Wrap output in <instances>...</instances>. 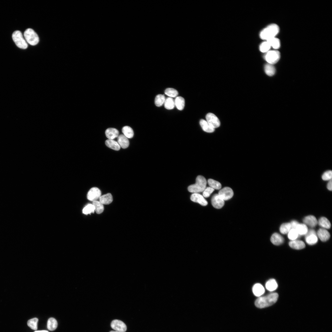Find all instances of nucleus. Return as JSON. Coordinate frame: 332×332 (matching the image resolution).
<instances>
[{"instance_id": "f257e3e1", "label": "nucleus", "mask_w": 332, "mask_h": 332, "mask_svg": "<svg viewBox=\"0 0 332 332\" xmlns=\"http://www.w3.org/2000/svg\"><path fill=\"white\" fill-rule=\"evenodd\" d=\"M278 297V294L276 293H271L266 296L259 297L255 300V305L260 308L269 306L277 302Z\"/></svg>"}, {"instance_id": "f03ea898", "label": "nucleus", "mask_w": 332, "mask_h": 332, "mask_svg": "<svg viewBox=\"0 0 332 332\" xmlns=\"http://www.w3.org/2000/svg\"><path fill=\"white\" fill-rule=\"evenodd\" d=\"M279 30V27L277 24H271L261 31L260 37L262 39L267 41L275 37Z\"/></svg>"}, {"instance_id": "7ed1b4c3", "label": "nucleus", "mask_w": 332, "mask_h": 332, "mask_svg": "<svg viewBox=\"0 0 332 332\" xmlns=\"http://www.w3.org/2000/svg\"><path fill=\"white\" fill-rule=\"evenodd\" d=\"M207 182L206 179L201 175L198 176L196 179L195 184L189 186L188 189L189 192L193 193L203 192L206 188Z\"/></svg>"}, {"instance_id": "20e7f679", "label": "nucleus", "mask_w": 332, "mask_h": 332, "mask_svg": "<svg viewBox=\"0 0 332 332\" xmlns=\"http://www.w3.org/2000/svg\"><path fill=\"white\" fill-rule=\"evenodd\" d=\"M24 36L27 43L32 45H36L39 42V38L36 33L32 29L28 28L24 32Z\"/></svg>"}, {"instance_id": "39448f33", "label": "nucleus", "mask_w": 332, "mask_h": 332, "mask_svg": "<svg viewBox=\"0 0 332 332\" xmlns=\"http://www.w3.org/2000/svg\"><path fill=\"white\" fill-rule=\"evenodd\" d=\"M12 38L13 41L18 47L23 49L27 48L28 44L20 31L16 30L14 32L12 35Z\"/></svg>"}, {"instance_id": "423d86ee", "label": "nucleus", "mask_w": 332, "mask_h": 332, "mask_svg": "<svg viewBox=\"0 0 332 332\" xmlns=\"http://www.w3.org/2000/svg\"><path fill=\"white\" fill-rule=\"evenodd\" d=\"M264 57L268 63L273 65L279 61L280 57V54L277 50H270L266 53Z\"/></svg>"}, {"instance_id": "0eeeda50", "label": "nucleus", "mask_w": 332, "mask_h": 332, "mask_svg": "<svg viewBox=\"0 0 332 332\" xmlns=\"http://www.w3.org/2000/svg\"><path fill=\"white\" fill-rule=\"evenodd\" d=\"M111 328L115 331L119 332H125L127 330L125 324L121 320L115 319L111 323Z\"/></svg>"}, {"instance_id": "6e6552de", "label": "nucleus", "mask_w": 332, "mask_h": 332, "mask_svg": "<svg viewBox=\"0 0 332 332\" xmlns=\"http://www.w3.org/2000/svg\"><path fill=\"white\" fill-rule=\"evenodd\" d=\"M101 192L97 188L93 187L89 191L87 194V198L90 201H97L101 196Z\"/></svg>"}, {"instance_id": "1a4fd4ad", "label": "nucleus", "mask_w": 332, "mask_h": 332, "mask_svg": "<svg viewBox=\"0 0 332 332\" xmlns=\"http://www.w3.org/2000/svg\"><path fill=\"white\" fill-rule=\"evenodd\" d=\"M305 235L306 241L308 244L313 245L317 242L318 238L315 231L314 230H308Z\"/></svg>"}, {"instance_id": "9d476101", "label": "nucleus", "mask_w": 332, "mask_h": 332, "mask_svg": "<svg viewBox=\"0 0 332 332\" xmlns=\"http://www.w3.org/2000/svg\"><path fill=\"white\" fill-rule=\"evenodd\" d=\"M206 118L207 122L214 128L220 126L219 120L214 114L209 113L206 115Z\"/></svg>"}, {"instance_id": "9b49d317", "label": "nucleus", "mask_w": 332, "mask_h": 332, "mask_svg": "<svg viewBox=\"0 0 332 332\" xmlns=\"http://www.w3.org/2000/svg\"><path fill=\"white\" fill-rule=\"evenodd\" d=\"M218 194L224 200H227L232 197L233 192L230 188L225 187L219 191Z\"/></svg>"}, {"instance_id": "f8f14e48", "label": "nucleus", "mask_w": 332, "mask_h": 332, "mask_svg": "<svg viewBox=\"0 0 332 332\" xmlns=\"http://www.w3.org/2000/svg\"><path fill=\"white\" fill-rule=\"evenodd\" d=\"M211 203L214 208L217 209H220L224 206V200L218 194H215L212 197Z\"/></svg>"}, {"instance_id": "ddd939ff", "label": "nucleus", "mask_w": 332, "mask_h": 332, "mask_svg": "<svg viewBox=\"0 0 332 332\" xmlns=\"http://www.w3.org/2000/svg\"><path fill=\"white\" fill-rule=\"evenodd\" d=\"M190 199L192 201L197 203L203 206H205L208 204L204 197L199 193L192 194L191 196Z\"/></svg>"}, {"instance_id": "4468645a", "label": "nucleus", "mask_w": 332, "mask_h": 332, "mask_svg": "<svg viewBox=\"0 0 332 332\" xmlns=\"http://www.w3.org/2000/svg\"><path fill=\"white\" fill-rule=\"evenodd\" d=\"M105 134L106 137L110 140H113L118 137L119 132L116 128H109L105 131Z\"/></svg>"}, {"instance_id": "2eb2a0df", "label": "nucleus", "mask_w": 332, "mask_h": 332, "mask_svg": "<svg viewBox=\"0 0 332 332\" xmlns=\"http://www.w3.org/2000/svg\"><path fill=\"white\" fill-rule=\"evenodd\" d=\"M253 293L257 297H260L265 292V289L261 284L257 283L253 286L252 288Z\"/></svg>"}, {"instance_id": "dca6fc26", "label": "nucleus", "mask_w": 332, "mask_h": 332, "mask_svg": "<svg viewBox=\"0 0 332 332\" xmlns=\"http://www.w3.org/2000/svg\"><path fill=\"white\" fill-rule=\"evenodd\" d=\"M317 235L320 239L323 242H325L328 240L330 236L329 232L324 228L319 229L317 231Z\"/></svg>"}, {"instance_id": "f3484780", "label": "nucleus", "mask_w": 332, "mask_h": 332, "mask_svg": "<svg viewBox=\"0 0 332 332\" xmlns=\"http://www.w3.org/2000/svg\"><path fill=\"white\" fill-rule=\"evenodd\" d=\"M303 220L305 224L311 227H315L318 223L317 220L315 217L312 215L305 217Z\"/></svg>"}, {"instance_id": "a211bd4d", "label": "nucleus", "mask_w": 332, "mask_h": 332, "mask_svg": "<svg viewBox=\"0 0 332 332\" xmlns=\"http://www.w3.org/2000/svg\"><path fill=\"white\" fill-rule=\"evenodd\" d=\"M117 142L120 147L124 149L128 148L129 144L128 138L123 134H121L118 136Z\"/></svg>"}, {"instance_id": "6ab92c4d", "label": "nucleus", "mask_w": 332, "mask_h": 332, "mask_svg": "<svg viewBox=\"0 0 332 332\" xmlns=\"http://www.w3.org/2000/svg\"><path fill=\"white\" fill-rule=\"evenodd\" d=\"M289 245L291 248L296 250L303 249L305 247L304 243L300 240H295L291 241L289 242Z\"/></svg>"}, {"instance_id": "aec40b11", "label": "nucleus", "mask_w": 332, "mask_h": 332, "mask_svg": "<svg viewBox=\"0 0 332 332\" xmlns=\"http://www.w3.org/2000/svg\"><path fill=\"white\" fill-rule=\"evenodd\" d=\"M271 241L274 245H279L283 243L284 239L279 234L275 233L272 235L271 238Z\"/></svg>"}, {"instance_id": "412c9836", "label": "nucleus", "mask_w": 332, "mask_h": 332, "mask_svg": "<svg viewBox=\"0 0 332 332\" xmlns=\"http://www.w3.org/2000/svg\"><path fill=\"white\" fill-rule=\"evenodd\" d=\"M200 124L203 130L206 132L211 133L213 132L215 130V128L204 120L203 119L200 120Z\"/></svg>"}, {"instance_id": "4be33fe9", "label": "nucleus", "mask_w": 332, "mask_h": 332, "mask_svg": "<svg viewBox=\"0 0 332 332\" xmlns=\"http://www.w3.org/2000/svg\"><path fill=\"white\" fill-rule=\"evenodd\" d=\"M265 287L267 290L270 291H273L277 289L278 285L276 280L272 279L269 280L267 282Z\"/></svg>"}, {"instance_id": "5701e85b", "label": "nucleus", "mask_w": 332, "mask_h": 332, "mask_svg": "<svg viewBox=\"0 0 332 332\" xmlns=\"http://www.w3.org/2000/svg\"><path fill=\"white\" fill-rule=\"evenodd\" d=\"M105 144L109 148L115 150H119L121 148L118 142L113 140H107L105 141Z\"/></svg>"}, {"instance_id": "b1692460", "label": "nucleus", "mask_w": 332, "mask_h": 332, "mask_svg": "<svg viewBox=\"0 0 332 332\" xmlns=\"http://www.w3.org/2000/svg\"><path fill=\"white\" fill-rule=\"evenodd\" d=\"M99 199V201L103 204H109L113 200L112 196L110 193L101 196Z\"/></svg>"}, {"instance_id": "393cba45", "label": "nucleus", "mask_w": 332, "mask_h": 332, "mask_svg": "<svg viewBox=\"0 0 332 332\" xmlns=\"http://www.w3.org/2000/svg\"><path fill=\"white\" fill-rule=\"evenodd\" d=\"M175 106L180 110H182L185 105V100L180 96L176 97L174 100Z\"/></svg>"}, {"instance_id": "a878e982", "label": "nucleus", "mask_w": 332, "mask_h": 332, "mask_svg": "<svg viewBox=\"0 0 332 332\" xmlns=\"http://www.w3.org/2000/svg\"><path fill=\"white\" fill-rule=\"evenodd\" d=\"M295 229L296 230L299 236L305 235L308 230L307 226L306 224L299 223Z\"/></svg>"}, {"instance_id": "bb28decb", "label": "nucleus", "mask_w": 332, "mask_h": 332, "mask_svg": "<svg viewBox=\"0 0 332 332\" xmlns=\"http://www.w3.org/2000/svg\"><path fill=\"white\" fill-rule=\"evenodd\" d=\"M264 69L265 73L268 76H272L274 75L275 73L276 70L273 65L267 63L265 65Z\"/></svg>"}, {"instance_id": "cd10ccee", "label": "nucleus", "mask_w": 332, "mask_h": 332, "mask_svg": "<svg viewBox=\"0 0 332 332\" xmlns=\"http://www.w3.org/2000/svg\"><path fill=\"white\" fill-rule=\"evenodd\" d=\"M266 41L269 43L271 47H272L275 50L278 49L280 47V41L276 37L271 38Z\"/></svg>"}, {"instance_id": "c85d7f7f", "label": "nucleus", "mask_w": 332, "mask_h": 332, "mask_svg": "<svg viewBox=\"0 0 332 332\" xmlns=\"http://www.w3.org/2000/svg\"><path fill=\"white\" fill-rule=\"evenodd\" d=\"M122 131L123 135L128 138H131L133 136V130L129 126H125L123 127Z\"/></svg>"}, {"instance_id": "c756f323", "label": "nucleus", "mask_w": 332, "mask_h": 332, "mask_svg": "<svg viewBox=\"0 0 332 332\" xmlns=\"http://www.w3.org/2000/svg\"><path fill=\"white\" fill-rule=\"evenodd\" d=\"M57 320L54 318H50L47 321V327L48 330L50 331H53L57 328Z\"/></svg>"}, {"instance_id": "7c9ffc66", "label": "nucleus", "mask_w": 332, "mask_h": 332, "mask_svg": "<svg viewBox=\"0 0 332 332\" xmlns=\"http://www.w3.org/2000/svg\"><path fill=\"white\" fill-rule=\"evenodd\" d=\"M319 225L326 229H329L331 227V223L325 217H322L318 221Z\"/></svg>"}, {"instance_id": "2f4dec72", "label": "nucleus", "mask_w": 332, "mask_h": 332, "mask_svg": "<svg viewBox=\"0 0 332 332\" xmlns=\"http://www.w3.org/2000/svg\"><path fill=\"white\" fill-rule=\"evenodd\" d=\"M164 104V107L168 110L173 109L175 106L174 100L171 97L166 99Z\"/></svg>"}, {"instance_id": "473e14b6", "label": "nucleus", "mask_w": 332, "mask_h": 332, "mask_svg": "<svg viewBox=\"0 0 332 332\" xmlns=\"http://www.w3.org/2000/svg\"><path fill=\"white\" fill-rule=\"evenodd\" d=\"M95 208V211L98 214L102 213L104 210L103 205L99 201H93V204Z\"/></svg>"}, {"instance_id": "72a5a7b5", "label": "nucleus", "mask_w": 332, "mask_h": 332, "mask_svg": "<svg viewBox=\"0 0 332 332\" xmlns=\"http://www.w3.org/2000/svg\"><path fill=\"white\" fill-rule=\"evenodd\" d=\"M208 182L210 187L214 189L219 190L221 188V185L219 182L212 179H208Z\"/></svg>"}, {"instance_id": "f704fd0d", "label": "nucleus", "mask_w": 332, "mask_h": 332, "mask_svg": "<svg viewBox=\"0 0 332 332\" xmlns=\"http://www.w3.org/2000/svg\"><path fill=\"white\" fill-rule=\"evenodd\" d=\"M165 100V97L164 95L162 94H158L155 97V104L157 107L161 106L164 104Z\"/></svg>"}, {"instance_id": "c9c22d12", "label": "nucleus", "mask_w": 332, "mask_h": 332, "mask_svg": "<svg viewBox=\"0 0 332 332\" xmlns=\"http://www.w3.org/2000/svg\"><path fill=\"white\" fill-rule=\"evenodd\" d=\"M291 229L290 223H287L282 224L280 227V232L284 234H287Z\"/></svg>"}, {"instance_id": "e433bc0d", "label": "nucleus", "mask_w": 332, "mask_h": 332, "mask_svg": "<svg viewBox=\"0 0 332 332\" xmlns=\"http://www.w3.org/2000/svg\"><path fill=\"white\" fill-rule=\"evenodd\" d=\"M38 319L34 318L29 320L27 322L28 326L31 329L36 330L38 329Z\"/></svg>"}, {"instance_id": "4c0bfd02", "label": "nucleus", "mask_w": 332, "mask_h": 332, "mask_svg": "<svg viewBox=\"0 0 332 332\" xmlns=\"http://www.w3.org/2000/svg\"><path fill=\"white\" fill-rule=\"evenodd\" d=\"M164 93L166 95L172 98L176 97L178 94L177 91L172 88L166 89Z\"/></svg>"}, {"instance_id": "58836bf2", "label": "nucleus", "mask_w": 332, "mask_h": 332, "mask_svg": "<svg viewBox=\"0 0 332 332\" xmlns=\"http://www.w3.org/2000/svg\"><path fill=\"white\" fill-rule=\"evenodd\" d=\"M271 46L269 43L266 41L262 42L260 45L259 49L263 53H267L270 50Z\"/></svg>"}, {"instance_id": "ea45409f", "label": "nucleus", "mask_w": 332, "mask_h": 332, "mask_svg": "<svg viewBox=\"0 0 332 332\" xmlns=\"http://www.w3.org/2000/svg\"><path fill=\"white\" fill-rule=\"evenodd\" d=\"M299 235L296 230L291 229L288 233V237L291 241L296 240Z\"/></svg>"}, {"instance_id": "a19ab883", "label": "nucleus", "mask_w": 332, "mask_h": 332, "mask_svg": "<svg viewBox=\"0 0 332 332\" xmlns=\"http://www.w3.org/2000/svg\"><path fill=\"white\" fill-rule=\"evenodd\" d=\"M95 208L93 204H89L87 205L83 209V213L86 215L94 213Z\"/></svg>"}, {"instance_id": "79ce46f5", "label": "nucleus", "mask_w": 332, "mask_h": 332, "mask_svg": "<svg viewBox=\"0 0 332 332\" xmlns=\"http://www.w3.org/2000/svg\"><path fill=\"white\" fill-rule=\"evenodd\" d=\"M332 172L331 170H328L325 172L322 176V179L324 180H328L331 179Z\"/></svg>"}, {"instance_id": "37998d69", "label": "nucleus", "mask_w": 332, "mask_h": 332, "mask_svg": "<svg viewBox=\"0 0 332 332\" xmlns=\"http://www.w3.org/2000/svg\"><path fill=\"white\" fill-rule=\"evenodd\" d=\"M214 191V189L210 187H207L203 191V196L206 198L208 197Z\"/></svg>"}, {"instance_id": "c03bdc74", "label": "nucleus", "mask_w": 332, "mask_h": 332, "mask_svg": "<svg viewBox=\"0 0 332 332\" xmlns=\"http://www.w3.org/2000/svg\"><path fill=\"white\" fill-rule=\"evenodd\" d=\"M290 223L291 229H295L299 223L296 221L293 220Z\"/></svg>"}, {"instance_id": "a18cd8bd", "label": "nucleus", "mask_w": 332, "mask_h": 332, "mask_svg": "<svg viewBox=\"0 0 332 332\" xmlns=\"http://www.w3.org/2000/svg\"><path fill=\"white\" fill-rule=\"evenodd\" d=\"M332 180L331 179L330 180V181L328 183L327 186V189L330 191H331L332 189Z\"/></svg>"}, {"instance_id": "49530a36", "label": "nucleus", "mask_w": 332, "mask_h": 332, "mask_svg": "<svg viewBox=\"0 0 332 332\" xmlns=\"http://www.w3.org/2000/svg\"><path fill=\"white\" fill-rule=\"evenodd\" d=\"M34 332H49L48 331L45 330L36 331Z\"/></svg>"}, {"instance_id": "de8ad7c7", "label": "nucleus", "mask_w": 332, "mask_h": 332, "mask_svg": "<svg viewBox=\"0 0 332 332\" xmlns=\"http://www.w3.org/2000/svg\"><path fill=\"white\" fill-rule=\"evenodd\" d=\"M110 332H119L117 331L114 330V331H111Z\"/></svg>"}]
</instances>
